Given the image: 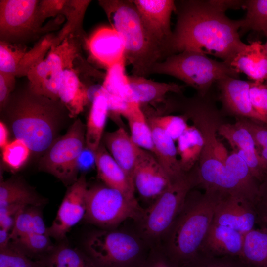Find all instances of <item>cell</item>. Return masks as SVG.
I'll use <instances>...</instances> for the list:
<instances>
[{"label":"cell","mask_w":267,"mask_h":267,"mask_svg":"<svg viewBox=\"0 0 267 267\" xmlns=\"http://www.w3.org/2000/svg\"><path fill=\"white\" fill-rule=\"evenodd\" d=\"M42 259L46 267H97L85 252L66 245L54 247Z\"/></svg>","instance_id":"obj_30"},{"label":"cell","mask_w":267,"mask_h":267,"mask_svg":"<svg viewBox=\"0 0 267 267\" xmlns=\"http://www.w3.org/2000/svg\"><path fill=\"white\" fill-rule=\"evenodd\" d=\"M225 165L228 171L242 185L254 203L258 192L260 182L252 175L245 161L233 150L229 154Z\"/></svg>","instance_id":"obj_34"},{"label":"cell","mask_w":267,"mask_h":267,"mask_svg":"<svg viewBox=\"0 0 267 267\" xmlns=\"http://www.w3.org/2000/svg\"><path fill=\"white\" fill-rule=\"evenodd\" d=\"M219 134L229 143L233 150H257L255 140L251 132L237 120L235 123L220 124Z\"/></svg>","instance_id":"obj_35"},{"label":"cell","mask_w":267,"mask_h":267,"mask_svg":"<svg viewBox=\"0 0 267 267\" xmlns=\"http://www.w3.org/2000/svg\"><path fill=\"white\" fill-rule=\"evenodd\" d=\"M87 189L84 175L71 185L51 225L47 227V233L50 237L63 239L71 228L84 218Z\"/></svg>","instance_id":"obj_12"},{"label":"cell","mask_w":267,"mask_h":267,"mask_svg":"<svg viewBox=\"0 0 267 267\" xmlns=\"http://www.w3.org/2000/svg\"><path fill=\"white\" fill-rule=\"evenodd\" d=\"M125 118L128 121L130 134L133 142L138 147L154 154L152 130L141 106L134 109Z\"/></svg>","instance_id":"obj_32"},{"label":"cell","mask_w":267,"mask_h":267,"mask_svg":"<svg viewBox=\"0 0 267 267\" xmlns=\"http://www.w3.org/2000/svg\"><path fill=\"white\" fill-rule=\"evenodd\" d=\"M261 160L267 169V147L257 146Z\"/></svg>","instance_id":"obj_52"},{"label":"cell","mask_w":267,"mask_h":267,"mask_svg":"<svg viewBox=\"0 0 267 267\" xmlns=\"http://www.w3.org/2000/svg\"><path fill=\"white\" fill-rule=\"evenodd\" d=\"M79 56L80 54H73L67 61L62 73L58 91L59 100L71 118L82 112L89 99V92L81 82L79 71L73 67L74 61Z\"/></svg>","instance_id":"obj_18"},{"label":"cell","mask_w":267,"mask_h":267,"mask_svg":"<svg viewBox=\"0 0 267 267\" xmlns=\"http://www.w3.org/2000/svg\"><path fill=\"white\" fill-rule=\"evenodd\" d=\"M175 141L185 131L189 125L186 117L178 115L157 116L150 118Z\"/></svg>","instance_id":"obj_40"},{"label":"cell","mask_w":267,"mask_h":267,"mask_svg":"<svg viewBox=\"0 0 267 267\" xmlns=\"http://www.w3.org/2000/svg\"><path fill=\"white\" fill-rule=\"evenodd\" d=\"M0 267H46L43 259L33 260L13 245L0 249Z\"/></svg>","instance_id":"obj_39"},{"label":"cell","mask_w":267,"mask_h":267,"mask_svg":"<svg viewBox=\"0 0 267 267\" xmlns=\"http://www.w3.org/2000/svg\"><path fill=\"white\" fill-rule=\"evenodd\" d=\"M85 127L78 119L47 150L41 160L40 169L66 185L72 184L78 179L77 161L85 147Z\"/></svg>","instance_id":"obj_10"},{"label":"cell","mask_w":267,"mask_h":267,"mask_svg":"<svg viewBox=\"0 0 267 267\" xmlns=\"http://www.w3.org/2000/svg\"><path fill=\"white\" fill-rule=\"evenodd\" d=\"M215 6L225 12L228 9H238L243 8L245 0H210Z\"/></svg>","instance_id":"obj_49"},{"label":"cell","mask_w":267,"mask_h":267,"mask_svg":"<svg viewBox=\"0 0 267 267\" xmlns=\"http://www.w3.org/2000/svg\"><path fill=\"white\" fill-rule=\"evenodd\" d=\"M26 49L18 45L0 41V72L17 76Z\"/></svg>","instance_id":"obj_37"},{"label":"cell","mask_w":267,"mask_h":267,"mask_svg":"<svg viewBox=\"0 0 267 267\" xmlns=\"http://www.w3.org/2000/svg\"><path fill=\"white\" fill-rule=\"evenodd\" d=\"M87 44L92 58L107 69L126 61L124 40L112 27H102L96 30Z\"/></svg>","instance_id":"obj_17"},{"label":"cell","mask_w":267,"mask_h":267,"mask_svg":"<svg viewBox=\"0 0 267 267\" xmlns=\"http://www.w3.org/2000/svg\"><path fill=\"white\" fill-rule=\"evenodd\" d=\"M102 142L134 184V171L140 148L133 142L130 134L121 126L104 133Z\"/></svg>","instance_id":"obj_20"},{"label":"cell","mask_w":267,"mask_h":267,"mask_svg":"<svg viewBox=\"0 0 267 267\" xmlns=\"http://www.w3.org/2000/svg\"><path fill=\"white\" fill-rule=\"evenodd\" d=\"M16 76L0 72V107L2 110L7 105L15 86Z\"/></svg>","instance_id":"obj_46"},{"label":"cell","mask_w":267,"mask_h":267,"mask_svg":"<svg viewBox=\"0 0 267 267\" xmlns=\"http://www.w3.org/2000/svg\"><path fill=\"white\" fill-rule=\"evenodd\" d=\"M93 165H95L94 153L86 146L78 159V170L85 171L89 170Z\"/></svg>","instance_id":"obj_48"},{"label":"cell","mask_w":267,"mask_h":267,"mask_svg":"<svg viewBox=\"0 0 267 267\" xmlns=\"http://www.w3.org/2000/svg\"><path fill=\"white\" fill-rule=\"evenodd\" d=\"M198 185L196 170L172 181L137 220V233L151 247L160 245L182 209L191 189Z\"/></svg>","instance_id":"obj_5"},{"label":"cell","mask_w":267,"mask_h":267,"mask_svg":"<svg viewBox=\"0 0 267 267\" xmlns=\"http://www.w3.org/2000/svg\"><path fill=\"white\" fill-rule=\"evenodd\" d=\"M8 131L6 125L2 122H0V147L3 149L9 143L8 142Z\"/></svg>","instance_id":"obj_50"},{"label":"cell","mask_w":267,"mask_h":267,"mask_svg":"<svg viewBox=\"0 0 267 267\" xmlns=\"http://www.w3.org/2000/svg\"><path fill=\"white\" fill-rule=\"evenodd\" d=\"M129 79L134 97L141 106L163 100L168 93H180L184 87L175 83L155 82L134 74L129 76Z\"/></svg>","instance_id":"obj_25"},{"label":"cell","mask_w":267,"mask_h":267,"mask_svg":"<svg viewBox=\"0 0 267 267\" xmlns=\"http://www.w3.org/2000/svg\"><path fill=\"white\" fill-rule=\"evenodd\" d=\"M125 62L108 69L103 84L98 89L105 96L116 97L128 103H138L131 87L129 76L126 73Z\"/></svg>","instance_id":"obj_28"},{"label":"cell","mask_w":267,"mask_h":267,"mask_svg":"<svg viewBox=\"0 0 267 267\" xmlns=\"http://www.w3.org/2000/svg\"><path fill=\"white\" fill-rule=\"evenodd\" d=\"M230 66L252 81L264 83L267 79V52L264 44L259 40L250 42L235 56Z\"/></svg>","instance_id":"obj_22"},{"label":"cell","mask_w":267,"mask_h":267,"mask_svg":"<svg viewBox=\"0 0 267 267\" xmlns=\"http://www.w3.org/2000/svg\"><path fill=\"white\" fill-rule=\"evenodd\" d=\"M151 248L137 233L103 229L87 238L85 252L97 267H140Z\"/></svg>","instance_id":"obj_7"},{"label":"cell","mask_w":267,"mask_h":267,"mask_svg":"<svg viewBox=\"0 0 267 267\" xmlns=\"http://www.w3.org/2000/svg\"><path fill=\"white\" fill-rule=\"evenodd\" d=\"M133 182L134 189L140 197L153 202L172 181L155 155L140 148L134 171Z\"/></svg>","instance_id":"obj_13"},{"label":"cell","mask_w":267,"mask_h":267,"mask_svg":"<svg viewBox=\"0 0 267 267\" xmlns=\"http://www.w3.org/2000/svg\"><path fill=\"white\" fill-rule=\"evenodd\" d=\"M246 16L241 20V36L249 31L262 32L267 38V0H245Z\"/></svg>","instance_id":"obj_33"},{"label":"cell","mask_w":267,"mask_h":267,"mask_svg":"<svg viewBox=\"0 0 267 267\" xmlns=\"http://www.w3.org/2000/svg\"><path fill=\"white\" fill-rule=\"evenodd\" d=\"M31 152L25 142L15 138L2 149V158L10 170L17 171L26 163Z\"/></svg>","instance_id":"obj_38"},{"label":"cell","mask_w":267,"mask_h":267,"mask_svg":"<svg viewBox=\"0 0 267 267\" xmlns=\"http://www.w3.org/2000/svg\"><path fill=\"white\" fill-rule=\"evenodd\" d=\"M244 234L212 222L200 248V256L238 258L242 252Z\"/></svg>","instance_id":"obj_19"},{"label":"cell","mask_w":267,"mask_h":267,"mask_svg":"<svg viewBox=\"0 0 267 267\" xmlns=\"http://www.w3.org/2000/svg\"><path fill=\"white\" fill-rule=\"evenodd\" d=\"M84 219L104 229H112L128 219L138 220L144 209L121 191L104 185L87 189Z\"/></svg>","instance_id":"obj_8"},{"label":"cell","mask_w":267,"mask_h":267,"mask_svg":"<svg viewBox=\"0 0 267 267\" xmlns=\"http://www.w3.org/2000/svg\"><path fill=\"white\" fill-rule=\"evenodd\" d=\"M256 224L267 228V176L260 183L257 195L254 202Z\"/></svg>","instance_id":"obj_43"},{"label":"cell","mask_w":267,"mask_h":267,"mask_svg":"<svg viewBox=\"0 0 267 267\" xmlns=\"http://www.w3.org/2000/svg\"><path fill=\"white\" fill-rule=\"evenodd\" d=\"M249 96L253 108L267 126V84L251 81Z\"/></svg>","instance_id":"obj_41"},{"label":"cell","mask_w":267,"mask_h":267,"mask_svg":"<svg viewBox=\"0 0 267 267\" xmlns=\"http://www.w3.org/2000/svg\"><path fill=\"white\" fill-rule=\"evenodd\" d=\"M10 232L6 229H0V249L7 247L10 244Z\"/></svg>","instance_id":"obj_51"},{"label":"cell","mask_w":267,"mask_h":267,"mask_svg":"<svg viewBox=\"0 0 267 267\" xmlns=\"http://www.w3.org/2000/svg\"><path fill=\"white\" fill-rule=\"evenodd\" d=\"M43 200L21 181L1 180L0 184V207L11 204L40 206Z\"/></svg>","instance_id":"obj_29"},{"label":"cell","mask_w":267,"mask_h":267,"mask_svg":"<svg viewBox=\"0 0 267 267\" xmlns=\"http://www.w3.org/2000/svg\"><path fill=\"white\" fill-rule=\"evenodd\" d=\"M177 141L181 169L188 173L199 161L204 144L203 135L196 126H189Z\"/></svg>","instance_id":"obj_26"},{"label":"cell","mask_w":267,"mask_h":267,"mask_svg":"<svg viewBox=\"0 0 267 267\" xmlns=\"http://www.w3.org/2000/svg\"><path fill=\"white\" fill-rule=\"evenodd\" d=\"M213 222L244 234L254 229L256 224L253 203L244 197L225 195L216 208Z\"/></svg>","instance_id":"obj_14"},{"label":"cell","mask_w":267,"mask_h":267,"mask_svg":"<svg viewBox=\"0 0 267 267\" xmlns=\"http://www.w3.org/2000/svg\"><path fill=\"white\" fill-rule=\"evenodd\" d=\"M176 5L177 19L168 43L169 56L193 50L211 54L230 65L246 45L239 32L241 20L229 18L210 0H180Z\"/></svg>","instance_id":"obj_1"},{"label":"cell","mask_w":267,"mask_h":267,"mask_svg":"<svg viewBox=\"0 0 267 267\" xmlns=\"http://www.w3.org/2000/svg\"><path fill=\"white\" fill-rule=\"evenodd\" d=\"M109 114L107 100L97 89L93 95L86 129V146L94 152L101 143L107 117Z\"/></svg>","instance_id":"obj_24"},{"label":"cell","mask_w":267,"mask_h":267,"mask_svg":"<svg viewBox=\"0 0 267 267\" xmlns=\"http://www.w3.org/2000/svg\"><path fill=\"white\" fill-rule=\"evenodd\" d=\"M185 267H247L237 257L200 256Z\"/></svg>","instance_id":"obj_42"},{"label":"cell","mask_w":267,"mask_h":267,"mask_svg":"<svg viewBox=\"0 0 267 267\" xmlns=\"http://www.w3.org/2000/svg\"><path fill=\"white\" fill-rule=\"evenodd\" d=\"M237 120L251 132L257 146L267 147V126L245 118H238Z\"/></svg>","instance_id":"obj_45"},{"label":"cell","mask_w":267,"mask_h":267,"mask_svg":"<svg viewBox=\"0 0 267 267\" xmlns=\"http://www.w3.org/2000/svg\"><path fill=\"white\" fill-rule=\"evenodd\" d=\"M238 258L247 267H267V228H254L244 234Z\"/></svg>","instance_id":"obj_27"},{"label":"cell","mask_w":267,"mask_h":267,"mask_svg":"<svg viewBox=\"0 0 267 267\" xmlns=\"http://www.w3.org/2000/svg\"><path fill=\"white\" fill-rule=\"evenodd\" d=\"M140 267H179L167 256L160 245L152 247Z\"/></svg>","instance_id":"obj_44"},{"label":"cell","mask_w":267,"mask_h":267,"mask_svg":"<svg viewBox=\"0 0 267 267\" xmlns=\"http://www.w3.org/2000/svg\"><path fill=\"white\" fill-rule=\"evenodd\" d=\"M225 195L207 191L203 194L190 192L160 245L178 267H185L200 256L201 244L213 222L216 208Z\"/></svg>","instance_id":"obj_2"},{"label":"cell","mask_w":267,"mask_h":267,"mask_svg":"<svg viewBox=\"0 0 267 267\" xmlns=\"http://www.w3.org/2000/svg\"><path fill=\"white\" fill-rule=\"evenodd\" d=\"M94 153L98 176L104 184L121 191L130 200L136 201L134 184L102 142Z\"/></svg>","instance_id":"obj_21"},{"label":"cell","mask_w":267,"mask_h":267,"mask_svg":"<svg viewBox=\"0 0 267 267\" xmlns=\"http://www.w3.org/2000/svg\"><path fill=\"white\" fill-rule=\"evenodd\" d=\"M148 120L152 130L154 155L173 181L186 173L181 169L175 141L160 127Z\"/></svg>","instance_id":"obj_23"},{"label":"cell","mask_w":267,"mask_h":267,"mask_svg":"<svg viewBox=\"0 0 267 267\" xmlns=\"http://www.w3.org/2000/svg\"><path fill=\"white\" fill-rule=\"evenodd\" d=\"M50 238L47 234L31 233L13 241V245L31 258L41 259L54 248Z\"/></svg>","instance_id":"obj_36"},{"label":"cell","mask_w":267,"mask_h":267,"mask_svg":"<svg viewBox=\"0 0 267 267\" xmlns=\"http://www.w3.org/2000/svg\"><path fill=\"white\" fill-rule=\"evenodd\" d=\"M112 27L122 36L125 58L134 75L145 77L152 67L169 56L166 45L145 26L133 0H99Z\"/></svg>","instance_id":"obj_4"},{"label":"cell","mask_w":267,"mask_h":267,"mask_svg":"<svg viewBox=\"0 0 267 267\" xmlns=\"http://www.w3.org/2000/svg\"><path fill=\"white\" fill-rule=\"evenodd\" d=\"M223 108L238 118H245L266 125L264 119L253 108L249 96L250 81L226 77L216 84Z\"/></svg>","instance_id":"obj_15"},{"label":"cell","mask_w":267,"mask_h":267,"mask_svg":"<svg viewBox=\"0 0 267 267\" xmlns=\"http://www.w3.org/2000/svg\"><path fill=\"white\" fill-rule=\"evenodd\" d=\"M27 206L21 204H11L0 207V228L11 231L16 218L21 210Z\"/></svg>","instance_id":"obj_47"},{"label":"cell","mask_w":267,"mask_h":267,"mask_svg":"<svg viewBox=\"0 0 267 267\" xmlns=\"http://www.w3.org/2000/svg\"><path fill=\"white\" fill-rule=\"evenodd\" d=\"M264 45H265V47L266 48V51H267V38H266V41L265 43L264 44ZM265 83L267 84V79L265 82Z\"/></svg>","instance_id":"obj_53"},{"label":"cell","mask_w":267,"mask_h":267,"mask_svg":"<svg viewBox=\"0 0 267 267\" xmlns=\"http://www.w3.org/2000/svg\"><path fill=\"white\" fill-rule=\"evenodd\" d=\"M44 223L38 206H28L18 213L13 227L10 231V240L14 241L31 233H47Z\"/></svg>","instance_id":"obj_31"},{"label":"cell","mask_w":267,"mask_h":267,"mask_svg":"<svg viewBox=\"0 0 267 267\" xmlns=\"http://www.w3.org/2000/svg\"><path fill=\"white\" fill-rule=\"evenodd\" d=\"M82 44L81 38L71 34L61 43L52 44L47 57L28 72L30 89L35 93L58 101V91L63 70L72 53Z\"/></svg>","instance_id":"obj_11"},{"label":"cell","mask_w":267,"mask_h":267,"mask_svg":"<svg viewBox=\"0 0 267 267\" xmlns=\"http://www.w3.org/2000/svg\"><path fill=\"white\" fill-rule=\"evenodd\" d=\"M4 109L10 114L15 138L25 142L32 152L40 153L55 141L57 121L66 108L60 100L34 93L28 83L25 89L11 93Z\"/></svg>","instance_id":"obj_3"},{"label":"cell","mask_w":267,"mask_h":267,"mask_svg":"<svg viewBox=\"0 0 267 267\" xmlns=\"http://www.w3.org/2000/svg\"><path fill=\"white\" fill-rule=\"evenodd\" d=\"M152 73L174 77L194 88L201 97L205 96L212 85L220 80L239 77V73L227 63L193 50L170 55L156 63L150 70Z\"/></svg>","instance_id":"obj_6"},{"label":"cell","mask_w":267,"mask_h":267,"mask_svg":"<svg viewBox=\"0 0 267 267\" xmlns=\"http://www.w3.org/2000/svg\"><path fill=\"white\" fill-rule=\"evenodd\" d=\"M41 0H0V41L16 45L31 42L49 31Z\"/></svg>","instance_id":"obj_9"},{"label":"cell","mask_w":267,"mask_h":267,"mask_svg":"<svg viewBox=\"0 0 267 267\" xmlns=\"http://www.w3.org/2000/svg\"><path fill=\"white\" fill-rule=\"evenodd\" d=\"M133 2L147 29L166 45L168 51V44L173 32L170 25L171 16L176 9L175 1L134 0Z\"/></svg>","instance_id":"obj_16"}]
</instances>
